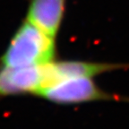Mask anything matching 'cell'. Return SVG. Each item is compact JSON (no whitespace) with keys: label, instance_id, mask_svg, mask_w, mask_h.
<instances>
[{"label":"cell","instance_id":"cell-1","mask_svg":"<svg viewBox=\"0 0 129 129\" xmlns=\"http://www.w3.org/2000/svg\"><path fill=\"white\" fill-rule=\"evenodd\" d=\"M56 37L25 18L0 56V67L43 66L56 60Z\"/></svg>","mask_w":129,"mask_h":129},{"label":"cell","instance_id":"cell-2","mask_svg":"<svg viewBox=\"0 0 129 129\" xmlns=\"http://www.w3.org/2000/svg\"><path fill=\"white\" fill-rule=\"evenodd\" d=\"M47 84L46 64L37 67H0V98L35 95Z\"/></svg>","mask_w":129,"mask_h":129},{"label":"cell","instance_id":"cell-3","mask_svg":"<svg viewBox=\"0 0 129 129\" xmlns=\"http://www.w3.org/2000/svg\"><path fill=\"white\" fill-rule=\"evenodd\" d=\"M66 2L67 0H30L26 19L56 38L64 21Z\"/></svg>","mask_w":129,"mask_h":129}]
</instances>
